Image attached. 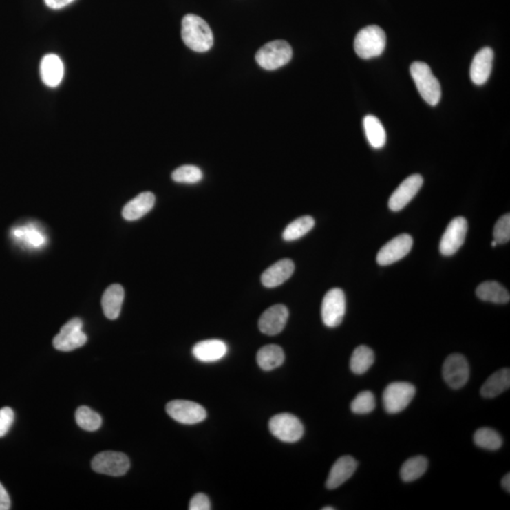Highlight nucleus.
Instances as JSON below:
<instances>
[{"label": "nucleus", "mask_w": 510, "mask_h": 510, "mask_svg": "<svg viewBox=\"0 0 510 510\" xmlns=\"http://www.w3.org/2000/svg\"><path fill=\"white\" fill-rule=\"evenodd\" d=\"M256 360L259 367L264 370H273L285 362V352L278 345H266L259 350Z\"/></svg>", "instance_id": "nucleus-25"}, {"label": "nucleus", "mask_w": 510, "mask_h": 510, "mask_svg": "<svg viewBox=\"0 0 510 510\" xmlns=\"http://www.w3.org/2000/svg\"><path fill=\"white\" fill-rule=\"evenodd\" d=\"M182 38L184 44L196 52H206L214 44V36L204 19L195 14L185 15L182 21Z\"/></svg>", "instance_id": "nucleus-1"}, {"label": "nucleus", "mask_w": 510, "mask_h": 510, "mask_svg": "<svg viewBox=\"0 0 510 510\" xmlns=\"http://www.w3.org/2000/svg\"><path fill=\"white\" fill-rule=\"evenodd\" d=\"M410 74L416 87L425 103L436 106L440 101L441 87L438 78L434 76L427 63L415 62L411 65Z\"/></svg>", "instance_id": "nucleus-2"}, {"label": "nucleus", "mask_w": 510, "mask_h": 510, "mask_svg": "<svg viewBox=\"0 0 510 510\" xmlns=\"http://www.w3.org/2000/svg\"><path fill=\"white\" fill-rule=\"evenodd\" d=\"M423 184V178L420 174L411 175L407 178L390 196L388 200L390 209L394 212L403 209L417 195Z\"/></svg>", "instance_id": "nucleus-14"}, {"label": "nucleus", "mask_w": 510, "mask_h": 510, "mask_svg": "<svg viewBox=\"0 0 510 510\" xmlns=\"http://www.w3.org/2000/svg\"><path fill=\"white\" fill-rule=\"evenodd\" d=\"M428 468L427 458L423 456L407 459L401 468L400 476L403 482H413L422 477Z\"/></svg>", "instance_id": "nucleus-28"}, {"label": "nucleus", "mask_w": 510, "mask_h": 510, "mask_svg": "<svg viewBox=\"0 0 510 510\" xmlns=\"http://www.w3.org/2000/svg\"><path fill=\"white\" fill-rule=\"evenodd\" d=\"M493 50L491 47H484L474 56L471 62L469 76L471 82L476 85H483L489 80L493 63Z\"/></svg>", "instance_id": "nucleus-16"}, {"label": "nucleus", "mask_w": 510, "mask_h": 510, "mask_svg": "<svg viewBox=\"0 0 510 510\" xmlns=\"http://www.w3.org/2000/svg\"><path fill=\"white\" fill-rule=\"evenodd\" d=\"M314 226V218L309 215L297 218L294 222L289 223L288 227L284 231L283 238L286 241L299 240L310 232Z\"/></svg>", "instance_id": "nucleus-29"}, {"label": "nucleus", "mask_w": 510, "mask_h": 510, "mask_svg": "<svg viewBox=\"0 0 510 510\" xmlns=\"http://www.w3.org/2000/svg\"><path fill=\"white\" fill-rule=\"evenodd\" d=\"M357 468V461L352 456H344L337 459L330 471L326 480V488L328 489L339 488L351 478Z\"/></svg>", "instance_id": "nucleus-18"}, {"label": "nucleus", "mask_w": 510, "mask_h": 510, "mask_svg": "<svg viewBox=\"0 0 510 510\" xmlns=\"http://www.w3.org/2000/svg\"><path fill=\"white\" fill-rule=\"evenodd\" d=\"M376 407V401L374 393L370 392H360L351 403V410L354 414L366 415L372 412Z\"/></svg>", "instance_id": "nucleus-34"}, {"label": "nucleus", "mask_w": 510, "mask_h": 510, "mask_svg": "<svg viewBox=\"0 0 510 510\" xmlns=\"http://www.w3.org/2000/svg\"><path fill=\"white\" fill-rule=\"evenodd\" d=\"M174 182L180 184H197L202 181L204 173L200 167L196 166H182L175 169L171 175Z\"/></svg>", "instance_id": "nucleus-33"}, {"label": "nucleus", "mask_w": 510, "mask_h": 510, "mask_svg": "<svg viewBox=\"0 0 510 510\" xmlns=\"http://www.w3.org/2000/svg\"><path fill=\"white\" fill-rule=\"evenodd\" d=\"M228 347L220 339L200 341L193 347L192 354L200 362L213 363L222 359L227 354Z\"/></svg>", "instance_id": "nucleus-19"}, {"label": "nucleus", "mask_w": 510, "mask_h": 510, "mask_svg": "<svg viewBox=\"0 0 510 510\" xmlns=\"http://www.w3.org/2000/svg\"><path fill=\"white\" fill-rule=\"evenodd\" d=\"M413 246V238L407 233L398 235L383 246L377 253V263L380 266L392 265L405 257Z\"/></svg>", "instance_id": "nucleus-13"}, {"label": "nucleus", "mask_w": 510, "mask_h": 510, "mask_svg": "<svg viewBox=\"0 0 510 510\" xmlns=\"http://www.w3.org/2000/svg\"><path fill=\"white\" fill-rule=\"evenodd\" d=\"M14 421V413L11 407L0 410V438L6 435Z\"/></svg>", "instance_id": "nucleus-36"}, {"label": "nucleus", "mask_w": 510, "mask_h": 510, "mask_svg": "<svg viewBox=\"0 0 510 510\" xmlns=\"http://www.w3.org/2000/svg\"><path fill=\"white\" fill-rule=\"evenodd\" d=\"M295 265L290 259L278 261L266 268L261 276L263 286L268 288H277L293 276Z\"/></svg>", "instance_id": "nucleus-17"}, {"label": "nucleus", "mask_w": 510, "mask_h": 510, "mask_svg": "<svg viewBox=\"0 0 510 510\" xmlns=\"http://www.w3.org/2000/svg\"><path fill=\"white\" fill-rule=\"evenodd\" d=\"M44 1L50 9L59 10L72 3L74 0H44Z\"/></svg>", "instance_id": "nucleus-39"}, {"label": "nucleus", "mask_w": 510, "mask_h": 510, "mask_svg": "<svg viewBox=\"0 0 510 510\" xmlns=\"http://www.w3.org/2000/svg\"><path fill=\"white\" fill-rule=\"evenodd\" d=\"M293 54V48L288 42L276 40L261 47L256 53L255 60L264 70H275L288 65Z\"/></svg>", "instance_id": "nucleus-4"}, {"label": "nucleus", "mask_w": 510, "mask_h": 510, "mask_svg": "<svg viewBox=\"0 0 510 510\" xmlns=\"http://www.w3.org/2000/svg\"><path fill=\"white\" fill-rule=\"evenodd\" d=\"M493 237L497 244H504L510 240V215L507 214L497 220L493 229Z\"/></svg>", "instance_id": "nucleus-35"}, {"label": "nucleus", "mask_w": 510, "mask_h": 510, "mask_svg": "<svg viewBox=\"0 0 510 510\" xmlns=\"http://www.w3.org/2000/svg\"><path fill=\"white\" fill-rule=\"evenodd\" d=\"M476 295L482 301L497 304H507L510 299L509 290L494 281H484L479 285Z\"/></svg>", "instance_id": "nucleus-24"}, {"label": "nucleus", "mask_w": 510, "mask_h": 510, "mask_svg": "<svg viewBox=\"0 0 510 510\" xmlns=\"http://www.w3.org/2000/svg\"><path fill=\"white\" fill-rule=\"evenodd\" d=\"M363 125L370 146L374 149H382L387 142V134L381 121L376 116L370 115L365 116Z\"/></svg>", "instance_id": "nucleus-26"}, {"label": "nucleus", "mask_w": 510, "mask_h": 510, "mask_svg": "<svg viewBox=\"0 0 510 510\" xmlns=\"http://www.w3.org/2000/svg\"><path fill=\"white\" fill-rule=\"evenodd\" d=\"M211 509L210 500L204 493L196 494V496L192 497L191 501H190V510H210Z\"/></svg>", "instance_id": "nucleus-37"}, {"label": "nucleus", "mask_w": 510, "mask_h": 510, "mask_svg": "<svg viewBox=\"0 0 510 510\" xmlns=\"http://www.w3.org/2000/svg\"><path fill=\"white\" fill-rule=\"evenodd\" d=\"M510 387V370L502 369L497 370L488 378L481 387V395L486 399H491L502 394Z\"/></svg>", "instance_id": "nucleus-23"}, {"label": "nucleus", "mask_w": 510, "mask_h": 510, "mask_svg": "<svg viewBox=\"0 0 510 510\" xmlns=\"http://www.w3.org/2000/svg\"><path fill=\"white\" fill-rule=\"evenodd\" d=\"M167 414L182 425H196L207 417L206 410L199 403L187 400H174L167 403Z\"/></svg>", "instance_id": "nucleus-8"}, {"label": "nucleus", "mask_w": 510, "mask_h": 510, "mask_svg": "<svg viewBox=\"0 0 510 510\" xmlns=\"http://www.w3.org/2000/svg\"><path fill=\"white\" fill-rule=\"evenodd\" d=\"M468 232V222L465 217L454 218L446 228L440 243V251L444 256L455 255L465 241Z\"/></svg>", "instance_id": "nucleus-12"}, {"label": "nucleus", "mask_w": 510, "mask_h": 510, "mask_svg": "<svg viewBox=\"0 0 510 510\" xmlns=\"http://www.w3.org/2000/svg\"><path fill=\"white\" fill-rule=\"evenodd\" d=\"M334 507H323V509H322V510H334Z\"/></svg>", "instance_id": "nucleus-41"}, {"label": "nucleus", "mask_w": 510, "mask_h": 510, "mask_svg": "<svg viewBox=\"0 0 510 510\" xmlns=\"http://www.w3.org/2000/svg\"><path fill=\"white\" fill-rule=\"evenodd\" d=\"M416 394L414 385L407 382L392 383L383 393L385 410L390 414L402 412L410 405Z\"/></svg>", "instance_id": "nucleus-5"}, {"label": "nucleus", "mask_w": 510, "mask_h": 510, "mask_svg": "<svg viewBox=\"0 0 510 510\" xmlns=\"http://www.w3.org/2000/svg\"><path fill=\"white\" fill-rule=\"evenodd\" d=\"M474 443L476 446L485 450L496 451L501 448L503 444L502 436L493 429L483 427L478 429L474 436Z\"/></svg>", "instance_id": "nucleus-30"}, {"label": "nucleus", "mask_w": 510, "mask_h": 510, "mask_svg": "<svg viewBox=\"0 0 510 510\" xmlns=\"http://www.w3.org/2000/svg\"><path fill=\"white\" fill-rule=\"evenodd\" d=\"M156 204V196L153 193L144 192L134 198L124 206L123 217L129 222L139 220L148 214Z\"/></svg>", "instance_id": "nucleus-21"}, {"label": "nucleus", "mask_w": 510, "mask_h": 510, "mask_svg": "<svg viewBox=\"0 0 510 510\" xmlns=\"http://www.w3.org/2000/svg\"><path fill=\"white\" fill-rule=\"evenodd\" d=\"M124 301V289L120 285H111L106 289L103 299L101 306L104 315L109 319H118L120 315L121 307Z\"/></svg>", "instance_id": "nucleus-22"}, {"label": "nucleus", "mask_w": 510, "mask_h": 510, "mask_svg": "<svg viewBox=\"0 0 510 510\" xmlns=\"http://www.w3.org/2000/svg\"><path fill=\"white\" fill-rule=\"evenodd\" d=\"M129 459L125 454L118 451H103L92 460V469L96 473L111 476H124L129 471Z\"/></svg>", "instance_id": "nucleus-10"}, {"label": "nucleus", "mask_w": 510, "mask_h": 510, "mask_svg": "<svg viewBox=\"0 0 510 510\" xmlns=\"http://www.w3.org/2000/svg\"><path fill=\"white\" fill-rule=\"evenodd\" d=\"M87 342V337L83 332L82 319H70L61 328L60 333L53 339V346L58 351L71 352L83 347Z\"/></svg>", "instance_id": "nucleus-9"}, {"label": "nucleus", "mask_w": 510, "mask_h": 510, "mask_svg": "<svg viewBox=\"0 0 510 510\" xmlns=\"http://www.w3.org/2000/svg\"><path fill=\"white\" fill-rule=\"evenodd\" d=\"M14 235L17 240L24 241L30 247L39 248L44 245V235L34 225L23 226L14 230Z\"/></svg>", "instance_id": "nucleus-32"}, {"label": "nucleus", "mask_w": 510, "mask_h": 510, "mask_svg": "<svg viewBox=\"0 0 510 510\" xmlns=\"http://www.w3.org/2000/svg\"><path fill=\"white\" fill-rule=\"evenodd\" d=\"M444 381L454 390L463 387L469 381V367L466 357L460 354L449 355L443 367Z\"/></svg>", "instance_id": "nucleus-11"}, {"label": "nucleus", "mask_w": 510, "mask_h": 510, "mask_svg": "<svg viewBox=\"0 0 510 510\" xmlns=\"http://www.w3.org/2000/svg\"><path fill=\"white\" fill-rule=\"evenodd\" d=\"M502 487H503V489L504 491L507 492V493H509L510 492V474H507L506 476L503 477V479H502Z\"/></svg>", "instance_id": "nucleus-40"}, {"label": "nucleus", "mask_w": 510, "mask_h": 510, "mask_svg": "<svg viewBox=\"0 0 510 510\" xmlns=\"http://www.w3.org/2000/svg\"><path fill=\"white\" fill-rule=\"evenodd\" d=\"M374 352L370 348L361 345L355 348L350 360V368L354 374H364L374 363Z\"/></svg>", "instance_id": "nucleus-27"}, {"label": "nucleus", "mask_w": 510, "mask_h": 510, "mask_svg": "<svg viewBox=\"0 0 510 510\" xmlns=\"http://www.w3.org/2000/svg\"><path fill=\"white\" fill-rule=\"evenodd\" d=\"M346 313V298L343 290L333 288L326 294L321 304V319L330 328L341 324Z\"/></svg>", "instance_id": "nucleus-7"}, {"label": "nucleus", "mask_w": 510, "mask_h": 510, "mask_svg": "<svg viewBox=\"0 0 510 510\" xmlns=\"http://www.w3.org/2000/svg\"><path fill=\"white\" fill-rule=\"evenodd\" d=\"M40 75L43 83L48 87H57L62 83L65 75V67L59 56L45 55L40 65Z\"/></svg>", "instance_id": "nucleus-20"}, {"label": "nucleus", "mask_w": 510, "mask_h": 510, "mask_svg": "<svg viewBox=\"0 0 510 510\" xmlns=\"http://www.w3.org/2000/svg\"><path fill=\"white\" fill-rule=\"evenodd\" d=\"M491 245H492V247H496V245H497L496 241V240H492Z\"/></svg>", "instance_id": "nucleus-42"}, {"label": "nucleus", "mask_w": 510, "mask_h": 510, "mask_svg": "<svg viewBox=\"0 0 510 510\" xmlns=\"http://www.w3.org/2000/svg\"><path fill=\"white\" fill-rule=\"evenodd\" d=\"M75 418L77 425L89 432L98 430L103 423L100 415L87 407H78L76 411Z\"/></svg>", "instance_id": "nucleus-31"}, {"label": "nucleus", "mask_w": 510, "mask_h": 510, "mask_svg": "<svg viewBox=\"0 0 510 510\" xmlns=\"http://www.w3.org/2000/svg\"><path fill=\"white\" fill-rule=\"evenodd\" d=\"M268 428L275 438L288 443H297L303 438L304 433L301 421L289 413L273 416L268 423Z\"/></svg>", "instance_id": "nucleus-6"}, {"label": "nucleus", "mask_w": 510, "mask_h": 510, "mask_svg": "<svg viewBox=\"0 0 510 510\" xmlns=\"http://www.w3.org/2000/svg\"><path fill=\"white\" fill-rule=\"evenodd\" d=\"M387 36L381 28L368 26L360 30L354 39V50L362 59H372L384 52Z\"/></svg>", "instance_id": "nucleus-3"}, {"label": "nucleus", "mask_w": 510, "mask_h": 510, "mask_svg": "<svg viewBox=\"0 0 510 510\" xmlns=\"http://www.w3.org/2000/svg\"><path fill=\"white\" fill-rule=\"evenodd\" d=\"M288 316V309L284 304H275L261 315L259 329L268 336H276L285 328Z\"/></svg>", "instance_id": "nucleus-15"}, {"label": "nucleus", "mask_w": 510, "mask_h": 510, "mask_svg": "<svg viewBox=\"0 0 510 510\" xmlns=\"http://www.w3.org/2000/svg\"><path fill=\"white\" fill-rule=\"evenodd\" d=\"M11 509V499L2 484L0 483V510Z\"/></svg>", "instance_id": "nucleus-38"}]
</instances>
